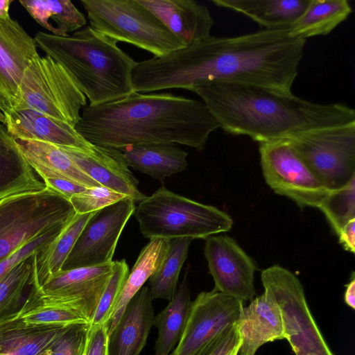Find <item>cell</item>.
I'll use <instances>...</instances> for the list:
<instances>
[{
    "mask_svg": "<svg viewBox=\"0 0 355 355\" xmlns=\"http://www.w3.org/2000/svg\"><path fill=\"white\" fill-rule=\"evenodd\" d=\"M305 44L289 29L209 35L165 56L136 62L132 89L138 93L189 90L202 83L225 82L291 92Z\"/></svg>",
    "mask_w": 355,
    "mask_h": 355,
    "instance_id": "obj_1",
    "label": "cell"
},
{
    "mask_svg": "<svg viewBox=\"0 0 355 355\" xmlns=\"http://www.w3.org/2000/svg\"><path fill=\"white\" fill-rule=\"evenodd\" d=\"M220 125L205 104L171 93H138L94 106L80 114L76 130L93 145L174 144L204 149Z\"/></svg>",
    "mask_w": 355,
    "mask_h": 355,
    "instance_id": "obj_2",
    "label": "cell"
},
{
    "mask_svg": "<svg viewBox=\"0 0 355 355\" xmlns=\"http://www.w3.org/2000/svg\"><path fill=\"white\" fill-rule=\"evenodd\" d=\"M203 101L220 128L259 143L355 122V110L341 103L320 104L268 87L225 82L189 89Z\"/></svg>",
    "mask_w": 355,
    "mask_h": 355,
    "instance_id": "obj_3",
    "label": "cell"
},
{
    "mask_svg": "<svg viewBox=\"0 0 355 355\" xmlns=\"http://www.w3.org/2000/svg\"><path fill=\"white\" fill-rule=\"evenodd\" d=\"M34 40L46 55L62 66L94 106L132 93L136 62L117 42L86 26L60 37L39 31Z\"/></svg>",
    "mask_w": 355,
    "mask_h": 355,
    "instance_id": "obj_4",
    "label": "cell"
},
{
    "mask_svg": "<svg viewBox=\"0 0 355 355\" xmlns=\"http://www.w3.org/2000/svg\"><path fill=\"white\" fill-rule=\"evenodd\" d=\"M134 216L145 238L207 239L228 232L232 218L215 207L175 193L162 187L139 202Z\"/></svg>",
    "mask_w": 355,
    "mask_h": 355,
    "instance_id": "obj_5",
    "label": "cell"
},
{
    "mask_svg": "<svg viewBox=\"0 0 355 355\" xmlns=\"http://www.w3.org/2000/svg\"><path fill=\"white\" fill-rule=\"evenodd\" d=\"M89 26L116 42H123L163 57L184 46L138 0H80Z\"/></svg>",
    "mask_w": 355,
    "mask_h": 355,
    "instance_id": "obj_6",
    "label": "cell"
},
{
    "mask_svg": "<svg viewBox=\"0 0 355 355\" xmlns=\"http://www.w3.org/2000/svg\"><path fill=\"white\" fill-rule=\"evenodd\" d=\"M76 214L69 198L44 189L0 202V261L26 243L67 225Z\"/></svg>",
    "mask_w": 355,
    "mask_h": 355,
    "instance_id": "obj_7",
    "label": "cell"
},
{
    "mask_svg": "<svg viewBox=\"0 0 355 355\" xmlns=\"http://www.w3.org/2000/svg\"><path fill=\"white\" fill-rule=\"evenodd\" d=\"M86 105V96L67 70L38 54L24 73L13 110H33L75 128Z\"/></svg>",
    "mask_w": 355,
    "mask_h": 355,
    "instance_id": "obj_8",
    "label": "cell"
},
{
    "mask_svg": "<svg viewBox=\"0 0 355 355\" xmlns=\"http://www.w3.org/2000/svg\"><path fill=\"white\" fill-rule=\"evenodd\" d=\"M328 190L355 176V122L308 131L285 139Z\"/></svg>",
    "mask_w": 355,
    "mask_h": 355,
    "instance_id": "obj_9",
    "label": "cell"
},
{
    "mask_svg": "<svg viewBox=\"0 0 355 355\" xmlns=\"http://www.w3.org/2000/svg\"><path fill=\"white\" fill-rule=\"evenodd\" d=\"M263 175L275 193L294 201L301 209L318 208L330 191L313 175L284 140L259 143Z\"/></svg>",
    "mask_w": 355,
    "mask_h": 355,
    "instance_id": "obj_10",
    "label": "cell"
},
{
    "mask_svg": "<svg viewBox=\"0 0 355 355\" xmlns=\"http://www.w3.org/2000/svg\"><path fill=\"white\" fill-rule=\"evenodd\" d=\"M135 207V202L126 196L95 211L85 224L62 270L112 262L121 232Z\"/></svg>",
    "mask_w": 355,
    "mask_h": 355,
    "instance_id": "obj_11",
    "label": "cell"
},
{
    "mask_svg": "<svg viewBox=\"0 0 355 355\" xmlns=\"http://www.w3.org/2000/svg\"><path fill=\"white\" fill-rule=\"evenodd\" d=\"M243 302L214 289L191 302L182 335L169 355H201L227 327L235 324Z\"/></svg>",
    "mask_w": 355,
    "mask_h": 355,
    "instance_id": "obj_12",
    "label": "cell"
},
{
    "mask_svg": "<svg viewBox=\"0 0 355 355\" xmlns=\"http://www.w3.org/2000/svg\"><path fill=\"white\" fill-rule=\"evenodd\" d=\"M205 241L204 252L214 289L243 303L252 300L257 270L253 259L230 236H211Z\"/></svg>",
    "mask_w": 355,
    "mask_h": 355,
    "instance_id": "obj_13",
    "label": "cell"
},
{
    "mask_svg": "<svg viewBox=\"0 0 355 355\" xmlns=\"http://www.w3.org/2000/svg\"><path fill=\"white\" fill-rule=\"evenodd\" d=\"M113 261L101 266L61 270L39 291L50 300L75 306L90 321L112 275Z\"/></svg>",
    "mask_w": 355,
    "mask_h": 355,
    "instance_id": "obj_14",
    "label": "cell"
},
{
    "mask_svg": "<svg viewBox=\"0 0 355 355\" xmlns=\"http://www.w3.org/2000/svg\"><path fill=\"white\" fill-rule=\"evenodd\" d=\"M60 148L100 186L128 196L135 202H139L146 197L138 189L139 182L129 169L119 149L93 144L85 150Z\"/></svg>",
    "mask_w": 355,
    "mask_h": 355,
    "instance_id": "obj_15",
    "label": "cell"
},
{
    "mask_svg": "<svg viewBox=\"0 0 355 355\" xmlns=\"http://www.w3.org/2000/svg\"><path fill=\"white\" fill-rule=\"evenodd\" d=\"M37 55L34 38L17 21L10 17L0 19V82L12 109L24 73Z\"/></svg>",
    "mask_w": 355,
    "mask_h": 355,
    "instance_id": "obj_16",
    "label": "cell"
},
{
    "mask_svg": "<svg viewBox=\"0 0 355 355\" xmlns=\"http://www.w3.org/2000/svg\"><path fill=\"white\" fill-rule=\"evenodd\" d=\"M236 324L241 339L238 355H255L264 344L286 339L280 309L265 291L243 305Z\"/></svg>",
    "mask_w": 355,
    "mask_h": 355,
    "instance_id": "obj_17",
    "label": "cell"
},
{
    "mask_svg": "<svg viewBox=\"0 0 355 355\" xmlns=\"http://www.w3.org/2000/svg\"><path fill=\"white\" fill-rule=\"evenodd\" d=\"M0 121L14 139L40 141L83 150L92 146L75 128L33 110L12 109L3 114Z\"/></svg>",
    "mask_w": 355,
    "mask_h": 355,
    "instance_id": "obj_18",
    "label": "cell"
},
{
    "mask_svg": "<svg viewBox=\"0 0 355 355\" xmlns=\"http://www.w3.org/2000/svg\"><path fill=\"white\" fill-rule=\"evenodd\" d=\"M184 46L211 35L214 21L208 8L193 0H138Z\"/></svg>",
    "mask_w": 355,
    "mask_h": 355,
    "instance_id": "obj_19",
    "label": "cell"
},
{
    "mask_svg": "<svg viewBox=\"0 0 355 355\" xmlns=\"http://www.w3.org/2000/svg\"><path fill=\"white\" fill-rule=\"evenodd\" d=\"M154 318L150 288L144 286L127 304L109 334L108 355H139L146 344Z\"/></svg>",
    "mask_w": 355,
    "mask_h": 355,
    "instance_id": "obj_20",
    "label": "cell"
},
{
    "mask_svg": "<svg viewBox=\"0 0 355 355\" xmlns=\"http://www.w3.org/2000/svg\"><path fill=\"white\" fill-rule=\"evenodd\" d=\"M15 141L26 160L42 180L62 178L86 188L100 186L60 147L35 140L17 139Z\"/></svg>",
    "mask_w": 355,
    "mask_h": 355,
    "instance_id": "obj_21",
    "label": "cell"
},
{
    "mask_svg": "<svg viewBox=\"0 0 355 355\" xmlns=\"http://www.w3.org/2000/svg\"><path fill=\"white\" fill-rule=\"evenodd\" d=\"M36 175L0 121V202L44 189L46 186Z\"/></svg>",
    "mask_w": 355,
    "mask_h": 355,
    "instance_id": "obj_22",
    "label": "cell"
},
{
    "mask_svg": "<svg viewBox=\"0 0 355 355\" xmlns=\"http://www.w3.org/2000/svg\"><path fill=\"white\" fill-rule=\"evenodd\" d=\"M311 0H211L218 7L241 13L266 30L289 29Z\"/></svg>",
    "mask_w": 355,
    "mask_h": 355,
    "instance_id": "obj_23",
    "label": "cell"
},
{
    "mask_svg": "<svg viewBox=\"0 0 355 355\" xmlns=\"http://www.w3.org/2000/svg\"><path fill=\"white\" fill-rule=\"evenodd\" d=\"M128 167L163 182L184 171L188 153L174 144L128 146L120 149Z\"/></svg>",
    "mask_w": 355,
    "mask_h": 355,
    "instance_id": "obj_24",
    "label": "cell"
},
{
    "mask_svg": "<svg viewBox=\"0 0 355 355\" xmlns=\"http://www.w3.org/2000/svg\"><path fill=\"white\" fill-rule=\"evenodd\" d=\"M70 326L28 324L17 316L0 324V352L40 355Z\"/></svg>",
    "mask_w": 355,
    "mask_h": 355,
    "instance_id": "obj_25",
    "label": "cell"
},
{
    "mask_svg": "<svg viewBox=\"0 0 355 355\" xmlns=\"http://www.w3.org/2000/svg\"><path fill=\"white\" fill-rule=\"evenodd\" d=\"M94 213H76L57 237L34 254L33 277L36 286L40 288L62 270L85 224Z\"/></svg>",
    "mask_w": 355,
    "mask_h": 355,
    "instance_id": "obj_26",
    "label": "cell"
},
{
    "mask_svg": "<svg viewBox=\"0 0 355 355\" xmlns=\"http://www.w3.org/2000/svg\"><path fill=\"white\" fill-rule=\"evenodd\" d=\"M187 269L179 288L168 305L155 316L157 329L155 355H169L178 345L184 331L191 307V293Z\"/></svg>",
    "mask_w": 355,
    "mask_h": 355,
    "instance_id": "obj_27",
    "label": "cell"
},
{
    "mask_svg": "<svg viewBox=\"0 0 355 355\" xmlns=\"http://www.w3.org/2000/svg\"><path fill=\"white\" fill-rule=\"evenodd\" d=\"M169 245L170 239L155 238L150 239L141 250L124 282L110 322L109 334L118 323L127 304L158 269L167 254Z\"/></svg>",
    "mask_w": 355,
    "mask_h": 355,
    "instance_id": "obj_28",
    "label": "cell"
},
{
    "mask_svg": "<svg viewBox=\"0 0 355 355\" xmlns=\"http://www.w3.org/2000/svg\"><path fill=\"white\" fill-rule=\"evenodd\" d=\"M352 12L347 0H311L302 15L290 27L289 33L304 40L328 35Z\"/></svg>",
    "mask_w": 355,
    "mask_h": 355,
    "instance_id": "obj_29",
    "label": "cell"
},
{
    "mask_svg": "<svg viewBox=\"0 0 355 355\" xmlns=\"http://www.w3.org/2000/svg\"><path fill=\"white\" fill-rule=\"evenodd\" d=\"M29 15L51 34L67 37L86 25L82 13L70 0H20Z\"/></svg>",
    "mask_w": 355,
    "mask_h": 355,
    "instance_id": "obj_30",
    "label": "cell"
},
{
    "mask_svg": "<svg viewBox=\"0 0 355 355\" xmlns=\"http://www.w3.org/2000/svg\"><path fill=\"white\" fill-rule=\"evenodd\" d=\"M34 254L0 279V324L19 316L29 299L34 286Z\"/></svg>",
    "mask_w": 355,
    "mask_h": 355,
    "instance_id": "obj_31",
    "label": "cell"
},
{
    "mask_svg": "<svg viewBox=\"0 0 355 355\" xmlns=\"http://www.w3.org/2000/svg\"><path fill=\"white\" fill-rule=\"evenodd\" d=\"M26 323L73 325L89 324L87 315L73 305L51 300L42 295L35 284L23 311L19 315Z\"/></svg>",
    "mask_w": 355,
    "mask_h": 355,
    "instance_id": "obj_32",
    "label": "cell"
},
{
    "mask_svg": "<svg viewBox=\"0 0 355 355\" xmlns=\"http://www.w3.org/2000/svg\"><path fill=\"white\" fill-rule=\"evenodd\" d=\"M191 240L189 237L170 239L169 248L164 259L149 279L153 300L160 298L170 301L173 297Z\"/></svg>",
    "mask_w": 355,
    "mask_h": 355,
    "instance_id": "obj_33",
    "label": "cell"
},
{
    "mask_svg": "<svg viewBox=\"0 0 355 355\" xmlns=\"http://www.w3.org/2000/svg\"><path fill=\"white\" fill-rule=\"evenodd\" d=\"M318 209L338 234L347 223L355 219V176L342 188L330 191Z\"/></svg>",
    "mask_w": 355,
    "mask_h": 355,
    "instance_id": "obj_34",
    "label": "cell"
},
{
    "mask_svg": "<svg viewBox=\"0 0 355 355\" xmlns=\"http://www.w3.org/2000/svg\"><path fill=\"white\" fill-rule=\"evenodd\" d=\"M128 273L129 268L125 259L113 261L112 275L91 318L92 325H101L110 322Z\"/></svg>",
    "mask_w": 355,
    "mask_h": 355,
    "instance_id": "obj_35",
    "label": "cell"
},
{
    "mask_svg": "<svg viewBox=\"0 0 355 355\" xmlns=\"http://www.w3.org/2000/svg\"><path fill=\"white\" fill-rule=\"evenodd\" d=\"M126 196L102 186L86 188L69 200L78 214L96 211L124 198Z\"/></svg>",
    "mask_w": 355,
    "mask_h": 355,
    "instance_id": "obj_36",
    "label": "cell"
},
{
    "mask_svg": "<svg viewBox=\"0 0 355 355\" xmlns=\"http://www.w3.org/2000/svg\"><path fill=\"white\" fill-rule=\"evenodd\" d=\"M67 225L54 229L37 237L29 243H26L10 256L0 261V279L22 260L32 255L52 241Z\"/></svg>",
    "mask_w": 355,
    "mask_h": 355,
    "instance_id": "obj_37",
    "label": "cell"
},
{
    "mask_svg": "<svg viewBox=\"0 0 355 355\" xmlns=\"http://www.w3.org/2000/svg\"><path fill=\"white\" fill-rule=\"evenodd\" d=\"M241 339L236 323L223 330L201 355H238Z\"/></svg>",
    "mask_w": 355,
    "mask_h": 355,
    "instance_id": "obj_38",
    "label": "cell"
},
{
    "mask_svg": "<svg viewBox=\"0 0 355 355\" xmlns=\"http://www.w3.org/2000/svg\"><path fill=\"white\" fill-rule=\"evenodd\" d=\"M110 323L92 325L85 355H108Z\"/></svg>",
    "mask_w": 355,
    "mask_h": 355,
    "instance_id": "obj_39",
    "label": "cell"
},
{
    "mask_svg": "<svg viewBox=\"0 0 355 355\" xmlns=\"http://www.w3.org/2000/svg\"><path fill=\"white\" fill-rule=\"evenodd\" d=\"M42 181L47 187L58 191L69 199L73 196L84 191L86 189L84 186L67 179L45 178Z\"/></svg>",
    "mask_w": 355,
    "mask_h": 355,
    "instance_id": "obj_40",
    "label": "cell"
},
{
    "mask_svg": "<svg viewBox=\"0 0 355 355\" xmlns=\"http://www.w3.org/2000/svg\"><path fill=\"white\" fill-rule=\"evenodd\" d=\"M339 243L344 249L352 253L355 252V219L350 220L340 230Z\"/></svg>",
    "mask_w": 355,
    "mask_h": 355,
    "instance_id": "obj_41",
    "label": "cell"
},
{
    "mask_svg": "<svg viewBox=\"0 0 355 355\" xmlns=\"http://www.w3.org/2000/svg\"><path fill=\"white\" fill-rule=\"evenodd\" d=\"M344 301L348 306L353 310L355 309V278L354 272H352L351 280L346 285Z\"/></svg>",
    "mask_w": 355,
    "mask_h": 355,
    "instance_id": "obj_42",
    "label": "cell"
},
{
    "mask_svg": "<svg viewBox=\"0 0 355 355\" xmlns=\"http://www.w3.org/2000/svg\"><path fill=\"white\" fill-rule=\"evenodd\" d=\"M11 103L5 92V89L0 82V112L3 114L12 110Z\"/></svg>",
    "mask_w": 355,
    "mask_h": 355,
    "instance_id": "obj_43",
    "label": "cell"
},
{
    "mask_svg": "<svg viewBox=\"0 0 355 355\" xmlns=\"http://www.w3.org/2000/svg\"><path fill=\"white\" fill-rule=\"evenodd\" d=\"M12 0H0V19L10 17L9 8Z\"/></svg>",
    "mask_w": 355,
    "mask_h": 355,
    "instance_id": "obj_44",
    "label": "cell"
},
{
    "mask_svg": "<svg viewBox=\"0 0 355 355\" xmlns=\"http://www.w3.org/2000/svg\"><path fill=\"white\" fill-rule=\"evenodd\" d=\"M297 355H334L331 350L326 351V352H306L302 353Z\"/></svg>",
    "mask_w": 355,
    "mask_h": 355,
    "instance_id": "obj_45",
    "label": "cell"
},
{
    "mask_svg": "<svg viewBox=\"0 0 355 355\" xmlns=\"http://www.w3.org/2000/svg\"><path fill=\"white\" fill-rule=\"evenodd\" d=\"M0 355H11L8 353H6V352H0Z\"/></svg>",
    "mask_w": 355,
    "mask_h": 355,
    "instance_id": "obj_46",
    "label": "cell"
}]
</instances>
